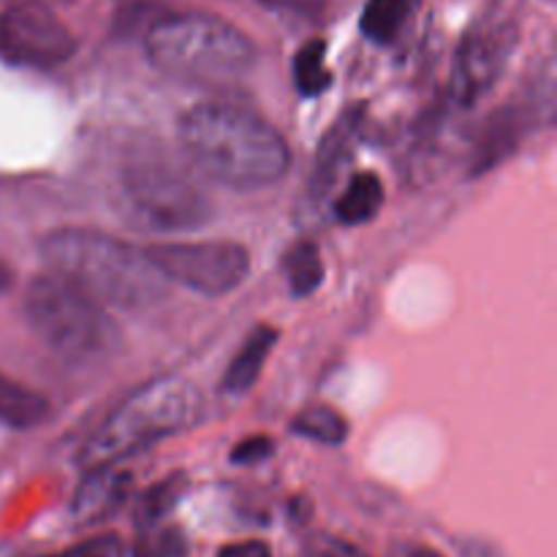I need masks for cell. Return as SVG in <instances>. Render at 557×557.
I'll list each match as a JSON object with an SVG mask.
<instances>
[{
	"label": "cell",
	"mask_w": 557,
	"mask_h": 557,
	"mask_svg": "<svg viewBox=\"0 0 557 557\" xmlns=\"http://www.w3.org/2000/svg\"><path fill=\"white\" fill-rule=\"evenodd\" d=\"M180 145L205 177L234 190L281 183L292 163L281 131L248 107L201 101L180 117Z\"/></svg>",
	"instance_id": "6da1fadb"
},
{
	"label": "cell",
	"mask_w": 557,
	"mask_h": 557,
	"mask_svg": "<svg viewBox=\"0 0 557 557\" xmlns=\"http://www.w3.org/2000/svg\"><path fill=\"white\" fill-rule=\"evenodd\" d=\"M49 272L65 277L103 308L145 310L166 297V281L145 250L85 226L49 232L38 245Z\"/></svg>",
	"instance_id": "7a4b0ae2"
},
{
	"label": "cell",
	"mask_w": 557,
	"mask_h": 557,
	"mask_svg": "<svg viewBox=\"0 0 557 557\" xmlns=\"http://www.w3.org/2000/svg\"><path fill=\"white\" fill-rule=\"evenodd\" d=\"M205 417V397L183 375H161L131 392L101 428L87 438L76 462L82 471L120 466L141 449L196 428Z\"/></svg>",
	"instance_id": "3957f363"
},
{
	"label": "cell",
	"mask_w": 557,
	"mask_h": 557,
	"mask_svg": "<svg viewBox=\"0 0 557 557\" xmlns=\"http://www.w3.org/2000/svg\"><path fill=\"white\" fill-rule=\"evenodd\" d=\"M145 52L163 76L201 87L232 85L256 63L253 41L212 14L161 16L147 30Z\"/></svg>",
	"instance_id": "277c9868"
},
{
	"label": "cell",
	"mask_w": 557,
	"mask_h": 557,
	"mask_svg": "<svg viewBox=\"0 0 557 557\" xmlns=\"http://www.w3.org/2000/svg\"><path fill=\"white\" fill-rule=\"evenodd\" d=\"M22 308L38 341L65 362L96 364L120 351L123 337L107 308L54 272L27 283Z\"/></svg>",
	"instance_id": "5b68a950"
},
{
	"label": "cell",
	"mask_w": 557,
	"mask_h": 557,
	"mask_svg": "<svg viewBox=\"0 0 557 557\" xmlns=\"http://www.w3.org/2000/svg\"><path fill=\"white\" fill-rule=\"evenodd\" d=\"M123 215L141 232L183 234L212 218V205L194 177L166 161L134 163L120 177Z\"/></svg>",
	"instance_id": "8992f818"
},
{
	"label": "cell",
	"mask_w": 557,
	"mask_h": 557,
	"mask_svg": "<svg viewBox=\"0 0 557 557\" xmlns=\"http://www.w3.org/2000/svg\"><path fill=\"white\" fill-rule=\"evenodd\" d=\"M147 261L163 281H172L201 297H223L243 286L250 272V253L237 243H150Z\"/></svg>",
	"instance_id": "52a82bcc"
},
{
	"label": "cell",
	"mask_w": 557,
	"mask_h": 557,
	"mask_svg": "<svg viewBox=\"0 0 557 557\" xmlns=\"http://www.w3.org/2000/svg\"><path fill=\"white\" fill-rule=\"evenodd\" d=\"M76 36L41 3L11 5L0 14V58L27 69H54L74 58Z\"/></svg>",
	"instance_id": "ba28073f"
},
{
	"label": "cell",
	"mask_w": 557,
	"mask_h": 557,
	"mask_svg": "<svg viewBox=\"0 0 557 557\" xmlns=\"http://www.w3.org/2000/svg\"><path fill=\"white\" fill-rule=\"evenodd\" d=\"M509 27H482L462 41L451 71L449 92L460 107H473L498 82L511 52Z\"/></svg>",
	"instance_id": "9c48e42d"
},
{
	"label": "cell",
	"mask_w": 557,
	"mask_h": 557,
	"mask_svg": "<svg viewBox=\"0 0 557 557\" xmlns=\"http://www.w3.org/2000/svg\"><path fill=\"white\" fill-rule=\"evenodd\" d=\"M131 476L125 471L112 468H92L85 471V479L76 487L71 515L79 525H96V522L109 520L123 509L131 495Z\"/></svg>",
	"instance_id": "30bf717a"
},
{
	"label": "cell",
	"mask_w": 557,
	"mask_h": 557,
	"mask_svg": "<svg viewBox=\"0 0 557 557\" xmlns=\"http://www.w3.org/2000/svg\"><path fill=\"white\" fill-rule=\"evenodd\" d=\"M275 343L277 332L272 330V326H256V330L245 337L243 348H239L237 357L232 359V364H228L226 373H223L221 389L226 392V395H245V392L259 381L261 370H264Z\"/></svg>",
	"instance_id": "8fae6325"
},
{
	"label": "cell",
	"mask_w": 557,
	"mask_h": 557,
	"mask_svg": "<svg viewBox=\"0 0 557 557\" xmlns=\"http://www.w3.org/2000/svg\"><path fill=\"white\" fill-rule=\"evenodd\" d=\"M384 207V183L379 174L362 172L346 185L341 199L335 201V218L343 226H362L373 221Z\"/></svg>",
	"instance_id": "7c38bea8"
},
{
	"label": "cell",
	"mask_w": 557,
	"mask_h": 557,
	"mask_svg": "<svg viewBox=\"0 0 557 557\" xmlns=\"http://www.w3.org/2000/svg\"><path fill=\"white\" fill-rule=\"evenodd\" d=\"M49 413V403L38 392L16 384L0 373V424L14 430H30L41 424Z\"/></svg>",
	"instance_id": "4fadbf2b"
},
{
	"label": "cell",
	"mask_w": 557,
	"mask_h": 557,
	"mask_svg": "<svg viewBox=\"0 0 557 557\" xmlns=\"http://www.w3.org/2000/svg\"><path fill=\"white\" fill-rule=\"evenodd\" d=\"M359 128V109H351L348 114H343L341 120L335 123V128L324 136L319 147V158H315V188L324 190L326 185L335 180L337 169L351 158V147H354V136H357Z\"/></svg>",
	"instance_id": "5bb4252c"
},
{
	"label": "cell",
	"mask_w": 557,
	"mask_h": 557,
	"mask_svg": "<svg viewBox=\"0 0 557 557\" xmlns=\"http://www.w3.org/2000/svg\"><path fill=\"white\" fill-rule=\"evenodd\" d=\"M283 272H286L288 288L294 297H310L324 283V259H321L319 245L302 239V243L292 245L288 253L283 256Z\"/></svg>",
	"instance_id": "9a60e30c"
},
{
	"label": "cell",
	"mask_w": 557,
	"mask_h": 557,
	"mask_svg": "<svg viewBox=\"0 0 557 557\" xmlns=\"http://www.w3.org/2000/svg\"><path fill=\"white\" fill-rule=\"evenodd\" d=\"M185 490H188L185 473H174V476H166L163 482L147 487L139 495V500H136V522L139 525H156V522H161L163 517L177 509Z\"/></svg>",
	"instance_id": "2e32d148"
},
{
	"label": "cell",
	"mask_w": 557,
	"mask_h": 557,
	"mask_svg": "<svg viewBox=\"0 0 557 557\" xmlns=\"http://www.w3.org/2000/svg\"><path fill=\"white\" fill-rule=\"evenodd\" d=\"M292 433L324 446H341L348 438V422L326 406L305 408L292 422Z\"/></svg>",
	"instance_id": "e0dca14e"
},
{
	"label": "cell",
	"mask_w": 557,
	"mask_h": 557,
	"mask_svg": "<svg viewBox=\"0 0 557 557\" xmlns=\"http://www.w3.org/2000/svg\"><path fill=\"white\" fill-rule=\"evenodd\" d=\"M332 74L326 69V44L324 41H308L294 58V87L302 92L305 98H315L330 87Z\"/></svg>",
	"instance_id": "ac0fdd59"
},
{
	"label": "cell",
	"mask_w": 557,
	"mask_h": 557,
	"mask_svg": "<svg viewBox=\"0 0 557 557\" xmlns=\"http://www.w3.org/2000/svg\"><path fill=\"white\" fill-rule=\"evenodd\" d=\"M408 16V0H368L362 11V27L364 36L375 44L395 41L400 27L406 25Z\"/></svg>",
	"instance_id": "d6986e66"
},
{
	"label": "cell",
	"mask_w": 557,
	"mask_h": 557,
	"mask_svg": "<svg viewBox=\"0 0 557 557\" xmlns=\"http://www.w3.org/2000/svg\"><path fill=\"white\" fill-rule=\"evenodd\" d=\"M272 451H275V441L267 438V435H250V438L239 441V444L234 446L228 460H232L234 466H256V462L270 460Z\"/></svg>",
	"instance_id": "ffe728a7"
},
{
	"label": "cell",
	"mask_w": 557,
	"mask_h": 557,
	"mask_svg": "<svg viewBox=\"0 0 557 557\" xmlns=\"http://www.w3.org/2000/svg\"><path fill=\"white\" fill-rule=\"evenodd\" d=\"M183 555V542L177 533H161V536L141 539L128 557H180Z\"/></svg>",
	"instance_id": "44dd1931"
},
{
	"label": "cell",
	"mask_w": 557,
	"mask_h": 557,
	"mask_svg": "<svg viewBox=\"0 0 557 557\" xmlns=\"http://www.w3.org/2000/svg\"><path fill=\"white\" fill-rule=\"evenodd\" d=\"M114 553H117V539L96 536V539H87V542L74 544V547L63 549V553L47 555V557H114Z\"/></svg>",
	"instance_id": "7402d4cb"
},
{
	"label": "cell",
	"mask_w": 557,
	"mask_h": 557,
	"mask_svg": "<svg viewBox=\"0 0 557 557\" xmlns=\"http://www.w3.org/2000/svg\"><path fill=\"white\" fill-rule=\"evenodd\" d=\"M272 11H286L297 16H319L324 11V0H259Z\"/></svg>",
	"instance_id": "603a6c76"
},
{
	"label": "cell",
	"mask_w": 557,
	"mask_h": 557,
	"mask_svg": "<svg viewBox=\"0 0 557 557\" xmlns=\"http://www.w3.org/2000/svg\"><path fill=\"white\" fill-rule=\"evenodd\" d=\"M313 553L315 557H368L364 553H359L357 547H351V544L341 542V539H330V536L315 539Z\"/></svg>",
	"instance_id": "cb8c5ba5"
},
{
	"label": "cell",
	"mask_w": 557,
	"mask_h": 557,
	"mask_svg": "<svg viewBox=\"0 0 557 557\" xmlns=\"http://www.w3.org/2000/svg\"><path fill=\"white\" fill-rule=\"evenodd\" d=\"M218 557H272L270 547L264 542H256V539H248V542H237L223 547Z\"/></svg>",
	"instance_id": "d4e9b609"
},
{
	"label": "cell",
	"mask_w": 557,
	"mask_h": 557,
	"mask_svg": "<svg viewBox=\"0 0 557 557\" xmlns=\"http://www.w3.org/2000/svg\"><path fill=\"white\" fill-rule=\"evenodd\" d=\"M400 557H444V555L435 553V549H430V547H406Z\"/></svg>",
	"instance_id": "484cf974"
},
{
	"label": "cell",
	"mask_w": 557,
	"mask_h": 557,
	"mask_svg": "<svg viewBox=\"0 0 557 557\" xmlns=\"http://www.w3.org/2000/svg\"><path fill=\"white\" fill-rule=\"evenodd\" d=\"M9 286H11V270L0 261V294H3Z\"/></svg>",
	"instance_id": "4316f807"
},
{
	"label": "cell",
	"mask_w": 557,
	"mask_h": 557,
	"mask_svg": "<svg viewBox=\"0 0 557 557\" xmlns=\"http://www.w3.org/2000/svg\"><path fill=\"white\" fill-rule=\"evenodd\" d=\"M38 557H47V555H38Z\"/></svg>",
	"instance_id": "83f0119b"
},
{
	"label": "cell",
	"mask_w": 557,
	"mask_h": 557,
	"mask_svg": "<svg viewBox=\"0 0 557 557\" xmlns=\"http://www.w3.org/2000/svg\"><path fill=\"white\" fill-rule=\"evenodd\" d=\"M63 3H69V0H63Z\"/></svg>",
	"instance_id": "f1b7e54d"
}]
</instances>
